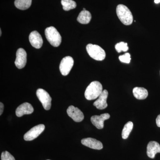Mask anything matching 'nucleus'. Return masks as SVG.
I'll return each mask as SVG.
<instances>
[{
    "instance_id": "obj_1",
    "label": "nucleus",
    "mask_w": 160,
    "mask_h": 160,
    "mask_svg": "<svg viewBox=\"0 0 160 160\" xmlns=\"http://www.w3.org/2000/svg\"><path fill=\"white\" fill-rule=\"evenodd\" d=\"M103 91V87L101 83L98 81H93L88 86L85 92L86 99L93 100L99 97Z\"/></svg>"
},
{
    "instance_id": "obj_2",
    "label": "nucleus",
    "mask_w": 160,
    "mask_h": 160,
    "mask_svg": "<svg viewBox=\"0 0 160 160\" xmlns=\"http://www.w3.org/2000/svg\"><path fill=\"white\" fill-rule=\"evenodd\" d=\"M117 14L119 19L126 26L131 25L133 22V16L129 8L125 5H118L116 9Z\"/></svg>"
},
{
    "instance_id": "obj_3",
    "label": "nucleus",
    "mask_w": 160,
    "mask_h": 160,
    "mask_svg": "<svg viewBox=\"0 0 160 160\" xmlns=\"http://www.w3.org/2000/svg\"><path fill=\"white\" fill-rule=\"evenodd\" d=\"M46 39L54 47H58L62 42V37L57 29L53 26L46 28L45 31Z\"/></svg>"
},
{
    "instance_id": "obj_4",
    "label": "nucleus",
    "mask_w": 160,
    "mask_h": 160,
    "mask_svg": "<svg viewBox=\"0 0 160 160\" xmlns=\"http://www.w3.org/2000/svg\"><path fill=\"white\" fill-rule=\"evenodd\" d=\"M86 49L89 56L93 59L102 61L106 58V52L98 45L89 44L86 46Z\"/></svg>"
},
{
    "instance_id": "obj_5",
    "label": "nucleus",
    "mask_w": 160,
    "mask_h": 160,
    "mask_svg": "<svg viewBox=\"0 0 160 160\" xmlns=\"http://www.w3.org/2000/svg\"><path fill=\"white\" fill-rule=\"evenodd\" d=\"M36 94L44 109L49 110L51 108L52 98L48 92L44 89H39L37 90Z\"/></svg>"
},
{
    "instance_id": "obj_6",
    "label": "nucleus",
    "mask_w": 160,
    "mask_h": 160,
    "mask_svg": "<svg viewBox=\"0 0 160 160\" xmlns=\"http://www.w3.org/2000/svg\"><path fill=\"white\" fill-rule=\"evenodd\" d=\"M45 129V126L43 124H40L32 127L24 135V140L26 141H30L35 139L44 131Z\"/></svg>"
},
{
    "instance_id": "obj_7",
    "label": "nucleus",
    "mask_w": 160,
    "mask_h": 160,
    "mask_svg": "<svg viewBox=\"0 0 160 160\" xmlns=\"http://www.w3.org/2000/svg\"><path fill=\"white\" fill-rule=\"evenodd\" d=\"M74 64V60L70 56L63 58L60 63V71L63 76H67L71 71Z\"/></svg>"
},
{
    "instance_id": "obj_8",
    "label": "nucleus",
    "mask_w": 160,
    "mask_h": 160,
    "mask_svg": "<svg viewBox=\"0 0 160 160\" xmlns=\"http://www.w3.org/2000/svg\"><path fill=\"white\" fill-rule=\"evenodd\" d=\"M67 113L69 117L77 122H81L84 119V115L83 112L78 108L74 106H69L67 109Z\"/></svg>"
},
{
    "instance_id": "obj_9",
    "label": "nucleus",
    "mask_w": 160,
    "mask_h": 160,
    "mask_svg": "<svg viewBox=\"0 0 160 160\" xmlns=\"http://www.w3.org/2000/svg\"><path fill=\"white\" fill-rule=\"evenodd\" d=\"M27 62V53L22 48L18 49L16 53V59L15 65L18 69H21L25 67Z\"/></svg>"
},
{
    "instance_id": "obj_10",
    "label": "nucleus",
    "mask_w": 160,
    "mask_h": 160,
    "mask_svg": "<svg viewBox=\"0 0 160 160\" xmlns=\"http://www.w3.org/2000/svg\"><path fill=\"white\" fill-rule=\"evenodd\" d=\"M110 118V115L108 113H103L101 115H94L91 118L92 123L98 129H102L104 128V122L105 120Z\"/></svg>"
},
{
    "instance_id": "obj_11",
    "label": "nucleus",
    "mask_w": 160,
    "mask_h": 160,
    "mask_svg": "<svg viewBox=\"0 0 160 160\" xmlns=\"http://www.w3.org/2000/svg\"><path fill=\"white\" fill-rule=\"evenodd\" d=\"M29 41L32 46L36 49H40L42 46V38L38 31L32 32L29 34Z\"/></svg>"
},
{
    "instance_id": "obj_12",
    "label": "nucleus",
    "mask_w": 160,
    "mask_h": 160,
    "mask_svg": "<svg viewBox=\"0 0 160 160\" xmlns=\"http://www.w3.org/2000/svg\"><path fill=\"white\" fill-rule=\"evenodd\" d=\"M81 142L84 146L91 149L100 150L103 148V145L100 141L92 138H83Z\"/></svg>"
},
{
    "instance_id": "obj_13",
    "label": "nucleus",
    "mask_w": 160,
    "mask_h": 160,
    "mask_svg": "<svg viewBox=\"0 0 160 160\" xmlns=\"http://www.w3.org/2000/svg\"><path fill=\"white\" fill-rule=\"evenodd\" d=\"M108 92L106 89L103 90L100 95L98 99L93 103V106L98 109L102 110L107 108L108 105L107 103V99L108 98Z\"/></svg>"
},
{
    "instance_id": "obj_14",
    "label": "nucleus",
    "mask_w": 160,
    "mask_h": 160,
    "mask_svg": "<svg viewBox=\"0 0 160 160\" xmlns=\"http://www.w3.org/2000/svg\"><path fill=\"white\" fill-rule=\"evenodd\" d=\"M34 111L33 107L28 102L22 104L18 107L16 110V114L18 117H21L25 114H30Z\"/></svg>"
},
{
    "instance_id": "obj_15",
    "label": "nucleus",
    "mask_w": 160,
    "mask_h": 160,
    "mask_svg": "<svg viewBox=\"0 0 160 160\" xmlns=\"http://www.w3.org/2000/svg\"><path fill=\"white\" fill-rule=\"evenodd\" d=\"M160 153V145L157 142L151 141L148 143L147 147V154L149 158H154L155 155Z\"/></svg>"
},
{
    "instance_id": "obj_16",
    "label": "nucleus",
    "mask_w": 160,
    "mask_h": 160,
    "mask_svg": "<svg viewBox=\"0 0 160 160\" xmlns=\"http://www.w3.org/2000/svg\"><path fill=\"white\" fill-rule=\"evenodd\" d=\"M132 92L134 97L138 100L145 99L148 96L147 89L142 87H135L132 90Z\"/></svg>"
},
{
    "instance_id": "obj_17",
    "label": "nucleus",
    "mask_w": 160,
    "mask_h": 160,
    "mask_svg": "<svg viewBox=\"0 0 160 160\" xmlns=\"http://www.w3.org/2000/svg\"><path fill=\"white\" fill-rule=\"evenodd\" d=\"M92 16L91 13L87 10H82L81 11L77 18V21L82 24H87L91 21Z\"/></svg>"
},
{
    "instance_id": "obj_18",
    "label": "nucleus",
    "mask_w": 160,
    "mask_h": 160,
    "mask_svg": "<svg viewBox=\"0 0 160 160\" xmlns=\"http://www.w3.org/2000/svg\"><path fill=\"white\" fill-rule=\"evenodd\" d=\"M32 0H15L14 5L18 9L26 10L31 6Z\"/></svg>"
},
{
    "instance_id": "obj_19",
    "label": "nucleus",
    "mask_w": 160,
    "mask_h": 160,
    "mask_svg": "<svg viewBox=\"0 0 160 160\" xmlns=\"http://www.w3.org/2000/svg\"><path fill=\"white\" fill-rule=\"evenodd\" d=\"M133 123L131 122H128L125 125L122 131V135L123 139H126L128 138L133 128Z\"/></svg>"
},
{
    "instance_id": "obj_20",
    "label": "nucleus",
    "mask_w": 160,
    "mask_h": 160,
    "mask_svg": "<svg viewBox=\"0 0 160 160\" xmlns=\"http://www.w3.org/2000/svg\"><path fill=\"white\" fill-rule=\"evenodd\" d=\"M61 4L65 11H69L77 7V4L73 0H62Z\"/></svg>"
},
{
    "instance_id": "obj_21",
    "label": "nucleus",
    "mask_w": 160,
    "mask_h": 160,
    "mask_svg": "<svg viewBox=\"0 0 160 160\" xmlns=\"http://www.w3.org/2000/svg\"><path fill=\"white\" fill-rule=\"evenodd\" d=\"M116 50L118 52H121L122 51L126 52L129 49V47L128 46V44L124 42H121L118 43L115 46Z\"/></svg>"
},
{
    "instance_id": "obj_22",
    "label": "nucleus",
    "mask_w": 160,
    "mask_h": 160,
    "mask_svg": "<svg viewBox=\"0 0 160 160\" xmlns=\"http://www.w3.org/2000/svg\"><path fill=\"white\" fill-rule=\"evenodd\" d=\"M119 59L122 62L129 64L130 62V61H131L130 55L128 52H127L122 55L120 56L119 57Z\"/></svg>"
},
{
    "instance_id": "obj_23",
    "label": "nucleus",
    "mask_w": 160,
    "mask_h": 160,
    "mask_svg": "<svg viewBox=\"0 0 160 160\" xmlns=\"http://www.w3.org/2000/svg\"><path fill=\"white\" fill-rule=\"evenodd\" d=\"M2 160H15L13 156L9 152L6 151L3 152L1 155Z\"/></svg>"
},
{
    "instance_id": "obj_24",
    "label": "nucleus",
    "mask_w": 160,
    "mask_h": 160,
    "mask_svg": "<svg viewBox=\"0 0 160 160\" xmlns=\"http://www.w3.org/2000/svg\"><path fill=\"white\" fill-rule=\"evenodd\" d=\"M4 106L2 102L0 103V115L2 114L3 110H4Z\"/></svg>"
},
{
    "instance_id": "obj_25",
    "label": "nucleus",
    "mask_w": 160,
    "mask_h": 160,
    "mask_svg": "<svg viewBox=\"0 0 160 160\" xmlns=\"http://www.w3.org/2000/svg\"><path fill=\"white\" fill-rule=\"evenodd\" d=\"M156 122L157 125L158 127H160V114L159 115L157 118Z\"/></svg>"
},
{
    "instance_id": "obj_26",
    "label": "nucleus",
    "mask_w": 160,
    "mask_h": 160,
    "mask_svg": "<svg viewBox=\"0 0 160 160\" xmlns=\"http://www.w3.org/2000/svg\"><path fill=\"white\" fill-rule=\"evenodd\" d=\"M154 2L158 4V3L160 2V0H154Z\"/></svg>"
},
{
    "instance_id": "obj_27",
    "label": "nucleus",
    "mask_w": 160,
    "mask_h": 160,
    "mask_svg": "<svg viewBox=\"0 0 160 160\" xmlns=\"http://www.w3.org/2000/svg\"><path fill=\"white\" fill-rule=\"evenodd\" d=\"M2 35V30H0V36Z\"/></svg>"
},
{
    "instance_id": "obj_28",
    "label": "nucleus",
    "mask_w": 160,
    "mask_h": 160,
    "mask_svg": "<svg viewBox=\"0 0 160 160\" xmlns=\"http://www.w3.org/2000/svg\"><path fill=\"white\" fill-rule=\"evenodd\" d=\"M83 10H86V9H85V8H83Z\"/></svg>"
},
{
    "instance_id": "obj_29",
    "label": "nucleus",
    "mask_w": 160,
    "mask_h": 160,
    "mask_svg": "<svg viewBox=\"0 0 160 160\" xmlns=\"http://www.w3.org/2000/svg\"></svg>"
},
{
    "instance_id": "obj_30",
    "label": "nucleus",
    "mask_w": 160,
    "mask_h": 160,
    "mask_svg": "<svg viewBox=\"0 0 160 160\" xmlns=\"http://www.w3.org/2000/svg\"></svg>"
}]
</instances>
